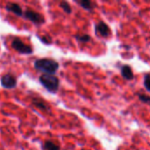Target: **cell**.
<instances>
[{"label": "cell", "instance_id": "9", "mask_svg": "<svg viewBox=\"0 0 150 150\" xmlns=\"http://www.w3.org/2000/svg\"><path fill=\"white\" fill-rule=\"evenodd\" d=\"M121 75L126 80H132L133 78V72L129 65H123L121 68Z\"/></svg>", "mask_w": 150, "mask_h": 150}, {"label": "cell", "instance_id": "5", "mask_svg": "<svg viewBox=\"0 0 150 150\" xmlns=\"http://www.w3.org/2000/svg\"><path fill=\"white\" fill-rule=\"evenodd\" d=\"M1 85L7 90H12L17 85V79L11 74H5L1 78Z\"/></svg>", "mask_w": 150, "mask_h": 150}, {"label": "cell", "instance_id": "7", "mask_svg": "<svg viewBox=\"0 0 150 150\" xmlns=\"http://www.w3.org/2000/svg\"><path fill=\"white\" fill-rule=\"evenodd\" d=\"M5 9L8 11H11L14 14H16L17 16H22L23 15V11L21 7L15 3H8L5 6Z\"/></svg>", "mask_w": 150, "mask_h": 150}, {"label": "cell", "instance_id": "3", "mask_svg": "<svg viewBox=\"0 0 150 150\" xmlns=\"http://www.w3.org/2000/svg\"><path fill=\"white\" fill-rule=\"evenodd\" d=\"M12 48L21 54H31L33 53V48L30 45L24 43L19 38H14L11 41Z\"/></svg>", "mask_w": 150, "mask_h": 150}, {"label": "cell", "instance_id": "13", "mask_svg": "<svg viewBox=\"0 0 150 150\" xmlns=\"http://www.w3.org/2000/svg\"><path fill=\"white\" fill-rule=\"evenodd\" d=\"M76 39L80 42H88L91 40V37L88 34H83V35H77Z\"/></svg>", "mask_w": 150, "mask_h": 150}, {"label": "cell", "instance_id": "15", "mask_svg": "<svg viewBox=\"0 0 150 150\" xmlns=\"http://www.w3.org/2000/svg\"><path fill=\"white\" fill-rule=\"evenodd\" d=\"M144 86L149 91H150V73L144 76Z\"/></svg>", "mask_w": 150, "mask_h": 150}, {"label": "cell", "instance_id": "14", "mask_svg": "<svg viewBox=\"0 0 150 150\" xmlns=\"http://www.w3.org/2000/svg\"><path fill=\"white\" fill-rule=\"evenodd\" d=\"M139 99L142 102L145 103L147 105H150V96L145 95V94H139Z\"/></svg>", "mask_w": 150, "mask_h": 150}, {"label": "cell", "instance_id": "4", "mask_svg": "<svg viewBox=\"0 0 150 150\" xmlns=\"http://www.w3.org/2000/svg\"><path fill=\"white\" fill-rule=\"evenodd\" d=\"M23 16L25 17V18L30 20L32 23H34V25H37L43 24L45 21L44 17L41 13L34 11L33 10H29V9H27L23 12Z\"/></svg>", "mask_w": 150, "mask_h": 150}, {"label": "cell", "instance_id": "11", "mask_svg": "<svg viewBox=\"0 0 150 150\" xmlns=\"http://www.w3.org/2000/svg\"><path fill=\"white\" fill-rule=\"evenodd\" d=\"M77 3L80 4V6L87 11H91L93 9V3L89 0H81V1H78Z\"/></svg>", "mask_w": 150, "mask_h": 150}, {"label": "cell", "instance_id": "10", "mask_svg": "<svg viewBox=\"0 0 150 150\" xmlns=\"http://www.w3.org/2000/svg\"><path fill=\"white\" fill-rule=\"evenodd\" d=\"M43 149L45 150H60L59 145H57V143L51 142V141H47L44 143Z\"/></svg>", "mask_w": 150, "mask_h": 150}, {"label": "cell", "instance_id": "8", "mask_svg": "<svg viewBox=\"0 0 150 150\" xmlns=\"http://www.w3.org/2000/svg\"><path fill=\"white\" fill-rule=\"evenodd\" d=\"M32 104L34 106H36L37 108H39V109H41L42 111L50 112V107H49V105H47V103L44 100H42V98H33Z\"/></svg>", "mask_w": 150, "mask_h": 150}, {"label": "cell", "instance_id": "16", "mask_svg": "<svg viewBox=\"0 0 150 150\" xmlns=\"http://www.w3.org/2000/svg\"><path fill=\"white\" fill-rule=\"evenodd\" d=\"M40 40L45 44H50L51 43V39L47 35H44L43 37H40Z\"/></svg>", "mask_w": 150, "mask_h": 150}, {"label": "cell", "instance_id": "1", "mask_svg": "<svg viewBox=\"0 0 150 150\" xmlns=\"http://www.w3.org/2000/svg\"><path fill=\"white\" fill-rule=\"evenodd\" d=\"M34 67L35 69L43 72L44 74L47 75H54L57 73L58 68H59V64L57 63V62H56L53 59H50V58H42V59H38L34 62Z\"/></svg>", "mask_w": 150, "mask_h": 150}, {"label": "cell", "instance_id": "6", "mask_svg": "<svg viewBox=\"0 0 150 150\" xmlns=\"http://www.w3.org/2000/svg\"><path fill=\"white\" fill-rule=\"evenodd\" d=\"M95 31L100 33L103 37H108L111 34V30L110 27L108 26L107 24H105L103 21H100L96 25H95Z\"/></svg>", "mask_w": 150, "mask_h": 150}, {"label": "cell", "instance_id": "12", "mask_svg": "<svg viewBox=\"0 0 150 150\" xmlns=\"http://www.w3.org/2000/svg\"><path fill=\"white\" fill-rule=\"evenodd\" d=\"M60 7L63 9V11L65 12V13H67V14H70L71 12H72V8H71V6H70V4L67 3V2H65V1H63V2H61L60 3Z\"/></svg>", "mask_w": 150, "mask_h": 150}, {"label": "cell", "instance_id": "2", "mask_svg": "<svg viewBox=\"0 0 150 150\" xmlns=\"http://www.w3.org/2000/svg\"><path fill=\"white\" fill-rule=\"evenodd\" d=\"M41 84L50 92L56 93L59 88V79L53 75L43 74L39 77Z\"/></svg>", "mask_w": 150, "mask_h": 150}]
</instances>
